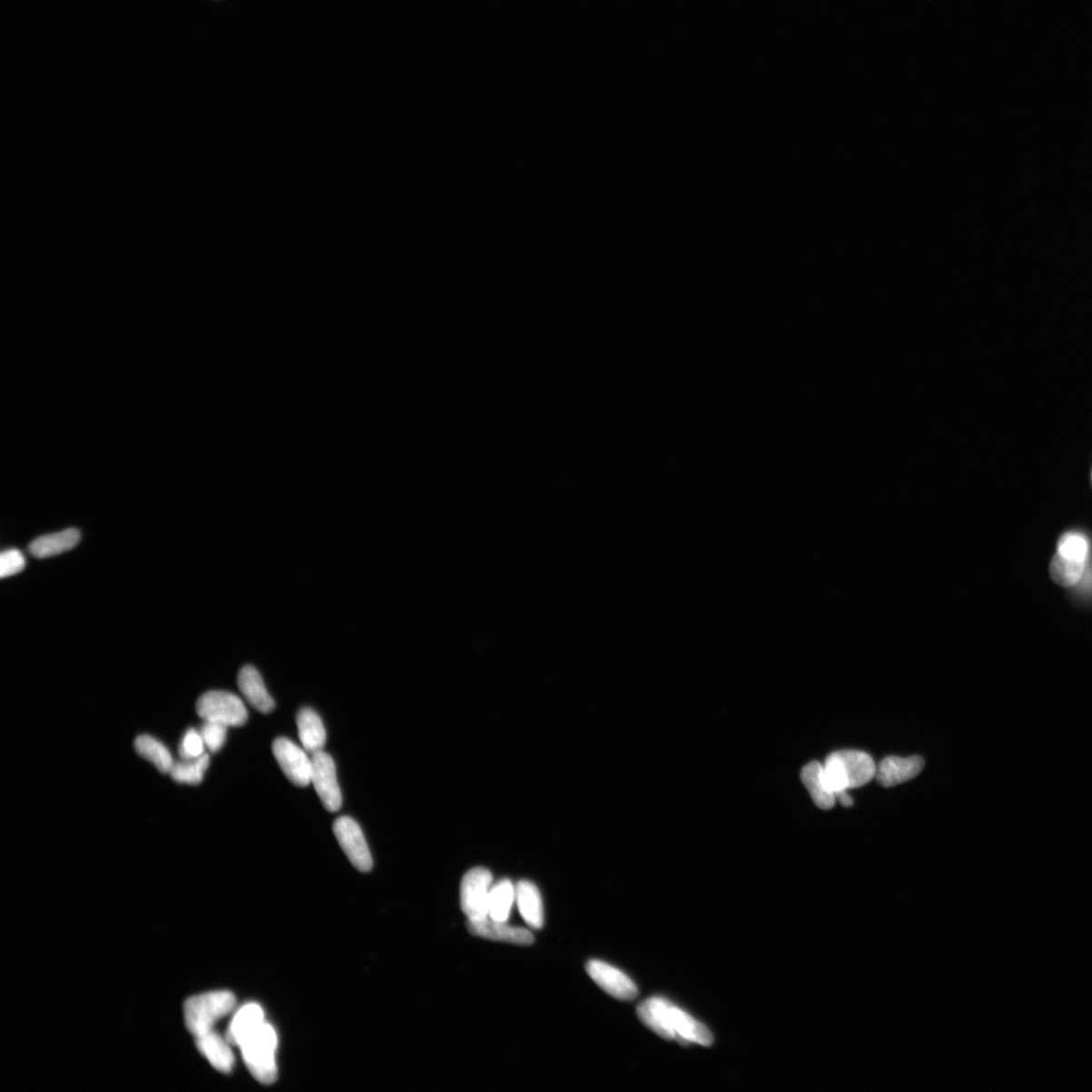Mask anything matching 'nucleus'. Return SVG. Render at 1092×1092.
Returning <instances> with one entry per match:
<instances>
[{"label":"nucleus","instance_id":"obj_1","mask_svg":"<svg viewBox=\"0 0 1092 1092\" xmlns=\"http://www.w3.org/2000/svg\"><path fill=\"white\" fill-rule=\"evenodd\" d=\"M638 1016L644 1025L662 1039L705 1047L713 1044V1036L709 1028L665 998L644 1000L638 1008Z\"/></svg>","mask_w":1092,"mask_h":1092},{"label":"nucleus","instance_id":"obj_2","mask_svg":"<svg viewBox=\"0 0 1092 1092\" xmlns=\"http://www.w3.org/2000/svg\"><path fill=\"white\" fill-rule=\"evenodd\" d=\"M822 766L829 789L835 795L869 783L877 769L870 755L849 750L832 753Z\"/></svg>","mask_w":1092,"mask_h":1092},{"label":"nucleus","instance_id":"obj_3","mask_svg":"<svg viewBox=\"0 0 1092 1092\" xmlns=\"http://www.w3.org/2000/svg\"><path fill=\"white\" fill-rule=\"evenodd\" d=\"M239 1048L248 1070L257 1081L263 1085H272L276 1080L277 1036L270 1024L264 1022L246 1037Z\"/></svg>","mask_w":1092,"mask_h":1092},{"label":"nucleus","instance_id":"obj_4","mask_svg":"<svg viewBox=\"0 0 1092 1092\" xmlns=\"http://www.w3.org/2000/svg\"><path fill=\"white\" fill-rule=\"evenodd\" d=\"M235 1007L236 998L229 991H213L191 998L184 1005L186 1027L195 1037L209 1033L214 1024L231 1014Z\"/></svg>","mask_w":1092,"mask_h":1092},{"label":"nucleus","instance_id":"obj_5","mask_svg":"<svg viewBox=\"0 0 1092 1092\" xmlns=\"http://www.w3.org/2000/svg\"><path fill=\"white\" fill-rule=\"evenodd\" d=\"M196 712L204 721L221 723L228 728L242 727L248 720L243 701L226 691H210L202 695L196 703Z\"/></svg>","mask_w":1092,"mask_h":1092},{"label":"nucleus","instance_id":"obj_6","mask_svg":"<svg viewBox=\"0 0 1092 1092\" xmlns=\"http://www.w3.org/2000/svg\"><path fill=\"white\" fill-rule=\"evenodd\" d=\"M491 874L485 868H473L463 876L461 884V906L469 920L489 918Z\"/></svg>","mask_w":1092,"mask_h":1092},{"label":"nucleus","instance_id":"obj_7","mask_svg":"<svg viewBox=\"0 0 1092 1092\" xmlns=\"http://www.w3.org/2000/svg\"><path fill=\"white\" fill-rule=\"evenodd\" d=\"M311 783L328 811L337 812L342 809V795L337 781L336 766L333 759L323 750L312 755Z\"/></svg>","mask_w":1092,"mask_h":1092},{"label":"nucleus","instance_id":"obj_8","mask_svg":"<svg viewBox=\"0 0 1092 1092\" xmlns=\"http://www.w3.org/2000/svg\"><path fill=\"white\" fill-rule=\"evenodd\" d=\"M335 837L349 861L361 872H369L372 868V858L366 844L362 830L352 818L342 817L334 822Z\"/></svg>","mask_w":1092,"mask_h":1092},{"label":"nucleus","instance_id":"obj_9","mask_svg":"<svg viewBox=\"0 0 1092 1092\" xmlns=\"http://www.w3.org/2000/svg\"><path fill=\"white\" fill-rule=\"evenodd\" d=\"M273 753L291 782L299 787L311 784L312 759L305 750L288 739L279 738L273 741Z\"/></svg>","mask_w":1092,"mask_h":1092},{"label":"nucleus","instance_id":"obj_10","mask_svg":"<svg viewBox=\"0 0 1092 1092\" xmlns=\"http://www.w3.org/2000/svg\"><path fill=\"white\" fill-rule=\"evenodd\" d=\"M586 970L600 988L620 1000H633L638 998L639 989L635 983L613 966L599 960H591L586 965Z\"/></svg>","mask_w":1092,"mask_h":1092},{"label":"nucleus","instance_id":"obj_11","mask_svg":"<svg viewBox=\"0 0 1092 1092\" xmlns=\"http://www.w3.org/2000/svg\"><path fill=\"white\" fill-rule=\"evenodd\" d=\"M467 928L472 935L491 939V941L522 946H530L534 943V937L530 930L523 928L508 926L504 921H498L490 918L480 920H469Z\"/></svg>","mask_w":1092,"mask_h":1092},{"label":"nucleus","instance_id":"obj_12","mask_svg":"<svg viewBox=\"0 0 1092 1092\" xmlns=\"http://www.w3.org/2000/svg\"><path fill=\"white\" fill-rule=\"evenodd\" d=\"M924 767L925 760L919 756L888 757L877 767L875 777L881 786L893 787L916 778Z\"/></svg>","mask_w":1092,"mask_h":1092},{"label":"nucleus","instance_id":"obj_13","mask_svg":"<svg viewBox=\"0 0 1092 1092\" xmlns=\"http://www.w3.org/2000/svg\"><path fill=\"white\" fill-rule=\"evenodd\" d=\"M240 691L254 709L263 713H270L274 710V701L267 692L263 680L258 670L253 666L241 669L238 675Z\"/></svg>","mask_w":1092,"mask_h":1092},{"label":"nucleus","instance_id":"obj_14","mask_svg":"<svg viewBox=\"0 0 1092 1092\" xmlns=\"http://www.w3.org/2000/svg\"><path fill=\"white\" fill-rule=\"evenodd\" d=\"M230 1043L216 1032L213 1031L196 1037V1047L205 1058L223 1073H230L234 1067L235 1058L230 1048Z\"/></svg>","mask_w":1092,"mask_h":1092},{"label":"nucleus","instance_id":"obj_15","mask_svg":"<svg viewBox=\"0 0 1092 1092\" xmlns=\"http://www.w3.org/2000/svg\"><path fill=\"white\" fill-rule=\"evenodd\" d=\"M515 890L518 909L526 924L532 928H541L544 924V915L539 889L531 882L523 880L516 885Z\"/></svg>","mask_w":1092,"mask_h":1092},{"label":"nucleus","instance_id":"obj_16","mask_svg":"<svg viewBox=\"0 0 1092 1092\" xmlns=\"http://www.w3.org/2000/svg\"><path fill=\"white\" fill-rule=\"evenodd\" d=\"M297 724L303 749L311 755L323 750L327 735L320 716L307 707L298 713Z\"/></svg>","mask_w":1092,"mask_h":1092},{"label":"nucleus","instance_id":"obj_17","mask_svg":"<svg viewBox=\"0 0 1092 1092\" xmlns=\"http://www.w3.org/2000/svg\"><path fill=\"white\" fill-rule=\"evenodd\" d=\"M263 1023L264 1014L261 1006L248 1004L242 1007L232 1019L226 1037L227 1040L231 1045L239 1047Z\"/></svg>","mask_w":1092,"mask_h":1092},{"label":"nucleus","instance_id":"obj_18","mask_svg":"<svg viewBox=\"0 0 1092 1092\" xmlns=\"http://www.w3.org/2000/svg\"><path fill=\"white\" fill-rule=\"evenodd\" d=\"M80 541V532L74 528L39 537L31 542L29 551L34 557L46 559L75 548Z\"/></svg>","mask_w":1092,"mask_h":1092},{"label":"nucleus","instance_id":"obj_19","mask_svg":"<svg viewBox=\"0 0 1092 1092\" xmlns=\"http://www.w3.org/2000/svg\"><path fill=\"white\" fill-rule=\"evenodd\" d=\"M801 780L820 809L829 810L835 807L837 798L835 793L829 789L821 764L812 762L805 766L802 769Z\"/></svg>","mask_w":1092,"mask_h":1092},{"label":"nucleus","instance_id":"obj_20","mask_svg":"<svg viewBox=\"0 0 1092 1092\" xmlns=\"http://www.w3.org/2000/svg\"><path fill=\"white\" fill-rule=\"evenodd\" d=\"M514 901H516V890L511 881L502 880L491 886L489 897V918L507 923Z\"/></svg>","mask_w":1092,"mask_h":1092},{"label":"nucleus","instance_id":"obj_21","mask_svg":"<svg viewBox=\"0 0 1092 1092\" xmlns=\"http://www.w3.org/2000/svg\"><path fill=\"white\" fill-rule=\"evenodd\" d=\"M137 753L149 760L161 773L168 774L174 765L172 753L167 747L154 737L140 736L135 740Z\"/></svg>","mask_w":1092,"mask_h":1092},{"label":"nucleus","instance_id":"obj_22","mask_svg":"<svg viewBox=\"0 0 1092 1092\" xmlns=\"http://www.w3.org/2000/svg\"><path fill=\"white\" fill-rule=\"evenodd\" d=\"M1087 562L1064 558L1056 553L1051 563V577L1062 587L1076 586L1085 575Z\"/></svg>","mask_w":1092,"mask_h":1092},{"label":"nucleus","instance_id":"obj_23","mask_svg":"<svg viewBox=\"0 0 1092 1092\" xmlns=\"http://www.w3.org/2000/svg\"><path fill=\"white\" fill-rule=\"evenodd\" d=\"M209 765L210 756L204 754L196 759L174 763L169 774L177 783L199 785L203 782L204 773L207 772Z\"/></svg>","mask_w":1092,"mask_h":1092},{"label":"nucleus","instance_id":"obj_24","mask_svg":"<svg viewBox=\"0 0 1092 1092\" xmlns=\"http://www.w3.org/2000/svg\"><path fill=\"white\" fill-rule=\"evenodd\" d=\"M1088 553V541L1081 533L1068 532L1064 534L1058 542L1057 554L1061 557L1087 562Z\"/></svg>","mask_w":1092,"mask_h":1092},{"label":"nucleus","instance_id":"obj_25","mask_svg":"<svg viewBox=\"0 0 1092 1092\" xmlns=\"http://www.w3.org/2000/svg\"><path fill=\"white\" fill-rule=\"evenodd\" d=\"M200 732L205 747L211 753H217L225 745L228 727L217 722L204 721Z\"/></svg>","mask_w":1092,"mask_h":1092},{"label":"nucleus","instance_id":"obj_26","mask_svg":"<svg viewBox=\"0 0 1092 1092\" xmlns=\"http://www.w3.org/2000/svg\"><path fill=\"white\" fill-rule=\"evenodd\" d=\"M204 748L201 732L191 729L184 733L178 751L184 760H191L203 757L205 754Z\"/></svg>","mask_w":1092,"mask_h":1092},{"label":"nucleus","instance_id":"obj_27","mask_svg":"<svg viewBox=\"0 0 1092 1092\" xmlns=\"http://www.w3.org/2000/svg\"><path fill=\"white\" fill-rule=\"evenodd\" d=\"M25 566L24 554L19 550H7L0 556V577L7 578L19 574Z\"/></svg>","mask_w":1092,"mask_h":1092},{"label":"nucleus","instance_id":"obj_28","mask_svg":"<svg viewBox=\"0 0 1092 1092\" xmlns=\"http://www.w3.org/2000/svg\"><path fill=\"white\" fill-rule=\"evenodd\" d=\"M837 800L845 808L853 807L854 801L851 796L847 793V790L838 792L836 794Z\"/></svg>","mask_w":1092,"mask_h":1092}]
</instances>
